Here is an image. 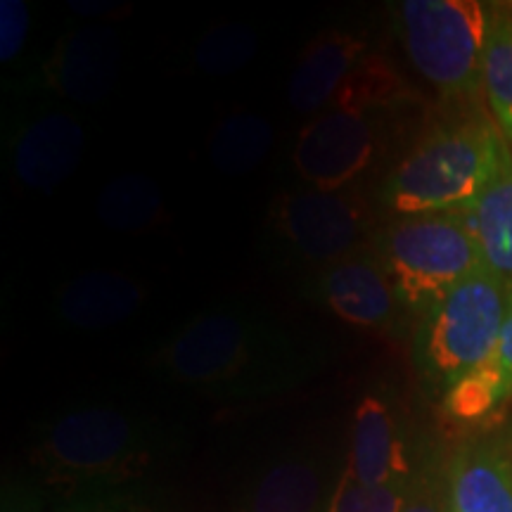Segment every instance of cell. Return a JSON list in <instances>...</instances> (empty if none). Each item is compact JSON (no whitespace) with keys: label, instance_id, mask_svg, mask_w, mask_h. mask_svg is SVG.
Listing matches in <instances>:
<instances>
[{"label":"cell","instance_id":"11","mask_svg":"<svg viewBox=\"0 0 512 512\" xmlns=\"http://www.w3.org/2000/svg\"><path fill=\"white\" fill-rule=\"evenodd\" d=\"M121 72V41L117 31L88 24L57 38L41 64V83L69 102L93 105L112 91Z\"/></svg>","mask_w":512,"mask_h":512},{"label":"cell","instance_id":"10","mask_svg":"<svg viewBox=\"0 0 512 512\" xmlns=\"http://www.w3.org/2000/svg\"><path fill=\"white\" fill-rule=\"evenodd\" d=\"M86 150V131L72 112L48 110L12 128L8 166L27 190L55 192L74 176Z\"/></svg>","mask_w":512,"mask_h":512},{"label":"cell","instance_id":"30","mask_svg":"<svg viewBox=\"0 0 512 512\" xmlns=\"http://www.w3.org/2000/svg\"><path fill=\"white\" fill-rule=\"evenodd\" d=\"M318 512H325V508H320V510H318Z\"/></svg>","mask_w":512,"mask_h":512},{"label":"cell","instance_id":"1","mask_svg":"<svg viewBox=\"0 0 512 512\" xmlns=\"http://www.w3.org/2000/svg\"><path fill=\"white\" fill-rule=\"evenodd\" d=\"M323 366L325 354L313 339L240 306H219L185 320L152 358L164 380L219 401L292 392Z\"/></svg>","mask_w":512,"mask_h":512},{"label":"cell","instance_id":"8","mask_svg":"<svg viewBox=\"0 0 512 512\" xmlns=\"http://www.w3.org/2000/svg\"><path fill=\"white\" fill-rule=\"evenodd\" d=\"M306 294L344 323L382 335H399L408 318L373 242L318 268L306 283Z\"/></svg>","mask_w":512,"mask_h":512},{"label":"cell","instance_id":"20","mask_svg":"<svg viewBox=\"0 0 512 512\" xmlns=\"http://www.w3.org/2000/svg\"><path fill=\"white\" fill-rule=\"evenodd\" d=\"M408 98V86L396 72L394 64L382 53L368 50V55L356 64L354 72L339 88L330 107H342V110L370 114L389 107L401 105Z\"/></svg>","mask_w":512,"mask_h":512},{"label":"cell","instance_id":"5","mask_svg":"<svg viewBox=\"0 0 512 512\" xmlns=\"http://www.w3.org/2000/svg\"><path fill=\"white\" fill-rule=\"evenodd\" d=\"M373 245L403 311L415 320L484 268L477 242L460 214L399 216L377 230Z\"/></svg>","mask_w":512,"mask_h":512},{"label":"cell","instance_id":"28","mask_svg":"<svg viewBox=\"0 0 512 512\" xmlns=\"http://www.w3.org/2000/svg\"><path fill=\"white\" fill-rule=\"evenodd\" d=\"M0 512H41V496L34 486L17 482V479H5Z\"/></svg>","mask_w":512,"mask_h":512},{"label":"cell","instance_id":"27","mask_svg":"<svg viewBox=\"0 0 512 512\" xmlns=\"http://www.w3.org/2000/svg\"><path fill=\"white\" fill-rule=\"evenodd\" d=\"M31 34V10L24 0H0V62L10 64L22 55Z\"/></svg>","mask_w":512,"mask_h":512},{"label":"cell","instance_id":"9","mask_svg":"<svg viewBox=\"0 0 512 512\" xmlns=\"http://www.w3.org/2000/svg\"><path fill=\"white\" fill-rule=\"evenodd\" d=\"M377 128L370 114L328 107L313 117L292 150V166L306 188L344 190L373 166Z\"/></svg>","mask_w":512,"mask_h":512},{"label":"cell","instance_id":"17","mask_svg":"<svg viewBox=\"0 0 512 512\" xmlns=\"http://www.w3.org/2000/svg\"><path fill=\"white\" fill-rule=\"evenodd\" d=\"M323 477L306 458H290L273 465L238 512H318Z\"/></svg>","mask_w":512,"mask_h":512},{"label":"cell","instance_id":"24","mask_svg":"<svg viewBox=\"0 0 512 512\" xmlns=\"http://www.w3.org/2000/svg\"><path fill=\"white\" fill-rule=\"evenodd\" d=\"M406 494L408 482L368 486L344 470L323 508L325 512H401Z\"/></svg>","mask_w":512,"mask_h":512},{"label":"cell","instance_id":"12","mask_svg":"<svg viewBox=\"0 0 512 512\" xmlns=\"http://www.w3.org/2000/svg\"><path fill=\"white\" fill-rule=\"evenodd\" d=\"M368 50V38L349 29L330 27L313 36L287 83L290 107L302 114L325 112Z\"/></svg>","mask_w":512,"mask_h":512},{"label":"cell","instance_id":"2","mask_svg":"<svg viewBox=\"0 0 512 512\" xmlns=\"http://www.w3.org/2000/svg\"><path fill=\"white\" fill-rule=\"evenodd\" d=\"M166 448L169 439L157 422L124 408L83 406L38 432L31 463L43 484L69 498L136 484Z\"/></svg>","mask_w":512,"mask_h":512},{"label":"cell","instance_id":"3","mask_svg":"<svg viewBox=\"0 0 512 512\" xmlns=\"http://www.w3.org/2000/svg\"><path fill=\"white\" fill-rule=\"evenodd\" d=\"M508 150L501 128L475 117L434 128L382 183V207L399 216L463 214L496 176Z\"/></svg>","mask_w":512,"mask_h":512},{"label":"cell","instance_id":"19","mask_svg":"<svg viewBox=\"0 0 512 512\" xmlns=\"http://www.w3.org/2000/svg\"><path fill=\"white\" fill-rule=\"evenodd\" d=\"M95 211L105 228L117 233H140L162 221V188L152 178L140 174L117 176L102 185Z\"/></svg>","mask_w":512,"mask_h":512},{"label":"cell","instance_id":"22","mask_svg":"<svg viewBox=\"0 0 512 512\" xmlns=\"http://www.w3.org/2000/svg\"><path fill=\"white\" fill-rule=\"evenodd\" d=\"M510 396L512 392L508 380L498 368L496 358L491 356L482 366L453 382L441 396V403H444V411L451 418L475 422L496 411Z\"/></svg>","mask_w":512,"mask_h":512},{"label":"cell","instance_id":"23","mask_svg":"<svg viewBox=\"0 0 512 512\" xmlns=\"http://www.w3.org/2000/svg\"><path fill=\"white\" fill-rule=\"evenodd\" d=\"M259 53V34L247 24L223 22L204 31L192 48V64L202 74L228 76L245 69Z\"/></svg>","mask_w":512,"mask_h":512},{"label":"cell","instance_id":"7","mask_svg":"<svg viewBox=\"0 0 512 512\" xmlns=\"http://www.w3.org/2000/svg\"><path fill=\"white\" fill-rule=\"evenodd\" d=\"M268 228L294 261L325 268L373 242V209L358 185L344 190L280 192Z\"/></svg>","mask_w":512,"mask_h":512},{"label":"cell","instance_id":"15","mask_svg":"<svg viewBox=\"0 0 512 512\" xmlns=\"http://www.w3.org/2000/svg\"><path fill=\"white\" fill-rule=\"evenodd\" d=\"M451 512H512V456L496 444H465L446 465Z\"/></svg>","mask_w":512,"mask_h":512},{"label":"cell","instance_id":"18","mask_svg":"<svg viewBox=\"0 0 512 512\" xmlns=\"http://www.w3.org/2000/svg\"><path fill=\"white\" fill-rule=\"evenodd\" d=\"M275 143L271 121L254 112H235L211 131L207 150L211 164L223 174H249L266 162Z\"/></svg>","mask_w":512,"mask_h":512},{"label":"cell","instance_id":"21","mask_svg":"<svg viewBox=\"0 0 512 512\" xmlns=\"http://www.w3.org/2000/svg\"><path fill=\"white\" fill-rule=\"evenodd\" d=\"M482 88L498 128L512 140V5H494L484 50Z\"/></svg>","mask_w":512,"mask_h":512},{"label":"cell","instance_id":"29","mask_svg":"<svg viewBox=\"0 0 512 512\" xmlns=\"http://www.w3.org/2000/svg\"><path fill=\"white\" fill-rule=\"evenodd\" d=\"M494 358L501 368V373L508 380V387L512 392V285H510V297H508V313H505L501 337H498Z\"/></svg>","mask_w":512,"mask_h":512},{"label":"cell","instance_id":"25","mask_svg":"<svg viewBox=\"0 0 512 512\" xmlns=\"http://www.w3.org/2000/svg\"><path fill=\"white\" fill-rule=\"evenodd\" d=\"M53 512H162L136 484L69 496Z\"/></svg>","mask_w":512,"mask_h":512},{"label":"cell","instance_id":"26","mask_svg":"<svg viewBox=\"0 0 512 512\" xmlns=\"http://www.w3.org/2000/svg\"><path fill=\"white\" fill-rule=\"evenodd\" d=\"M401 512H451L446 491V470L439 472L432 465H420L408 482L406 503Z\"/></svg>","mask_w":512,"mask_h":512},{"label":"cell","instance_id":"6","mask_svg":"<svg viewBox=\"0 0 512 512\" xmlns=\"http://www.w3.org/2000/svg\"><path fill=\"white\" fill-rule=\"evenodd\" d=\"M399 36L413 69L446 98L482 88L494 5L482 0H403Z\"/></svg>","mask_w":512,"mask_h":512},{"label":"cell","instance_id":"13","mask_svg":"<svg viewBox=\"0 0 512 512\" xmlns=\"http://www.w3.org/2000/svg\"><path fill=\"white\" fill-rule=\"evenodd\" d=\"M147 294V285L131 273L86 271L62 283L55 311L72 330L100 332L136 316Z\"/></svg>","mask_w":512,"mask_h":512},{"label":"cell","instance_id":"14","mask_svg":"<svg viewBox=\"0 0 512 512\" xmlns=\"http://www.w3.org/2000/svg\"><path fill=\"white\" fill-rule=\"evenodd\" d=\"M347 472L368 486L411 482L415 470L408 460L406 441L394 408L382 396L366 394L358 401Z\"/></svg>","mask_w":512,"mask_h":512},{"label":"cell","instance_id":"16","mask_svg":"<svg viewBox=\"0 0 512 512\" xmlns=\"http://www.w3.org/2000/svg\"><path fill=\"white\" fill-rule=\"evenodd\" d=\"M463 221L477 242L484 266L512 285V150L503 152L496 176L486 185Z\"/></svg>","mask_w":512,"mask_h":512},{"label":"cell","instance_id":"4","mask_svg":"<svg viewBox=\"0 0 512 512\" xmlns=\"http://www.w3.org/2000/svg\"><path fill=\"white\" fill-rule=\"evenodd\" d=\"M510 285L479 268L418 318L413 366L427 392L444 396L453 382L494 356Z\"/></svg>","mask_w":512,"mask_h":512}]
</instances>
